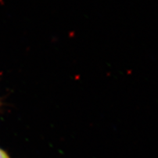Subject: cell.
<instances>
[{
  "instance_id": "1",
  "label": "cell",
  "mask_w": 158,
  "mask_h": 158,
  "mask_svg": "<svg viewBox=\"0 0 158 158\" xmlns=\"http://www.w3.org/2000/svg\"><path fill=\"white\" fill-rule=\"evenodd\" d=\"M0 158H10L9 155L2 148H0Z\"/></svg>"
}]
</instances>
